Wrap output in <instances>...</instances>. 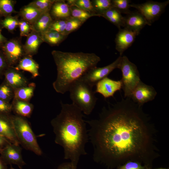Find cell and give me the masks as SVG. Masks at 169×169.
I'll list each match as a JSON object with an SVG mask.
<instances>
[{"mask_svg": "<svg viewBox=\"0 0 169 169\" xmlns=\"http://www.w3.org/2000/svg\"><path fill=\"white\" fill-rule=\"evenodd\" d=\"M93 159L108 169L132 161L151 168L158 156L155 130L142 106L129 98L104 107L97 119L85 120Z\"/></svg>", "mask_w": 169, "mask_h": 169, "instance_id": "obj_1", "label": "cell"}, {"mask_svg": "<svg viewBox=\"0 0 169 169\" xmlns=\"http://www.w3.org/2000/svg\"><path fill=\"white\" fill-rule=\"evenodd\" d=\"M59 113L51 121L56 144L63 148L64 158L70 160L76 169L80 156L86 155L85 146L89 140L88 130L81 110L72 103L60 102Z\"/></svg>", "mask_w": 169, "mask_h": 169, "instance_id": "obj_2", "label": "cell"}, {"mask_svg": "<svg viewBox=\"0 0 169 169\" xmlns=\"http://www.w3.org/2000/svg\"><path fill=\"white\" fill-rule=\"evenodd\" d=\"M57 75L53 86L58 93L68 91L71 85L90 69L96 66L100 58L93 53H72L54 50L51 52Z\"/></svg>", "mask_w": 169, "mask_h": 169, "instance_id": "obj_3", "label": "cell"}, {"mask_svg": "<svg viewBox=\"0 0 169 169\" xmlns=\"http://www.w3.org/2000/svg\"><path fill=\"white\" fill-rule=\"evenodd\" d=\"M93 87L79 79L71 85L68 91L72 103L86 115L92 113L97 100Z\"/></svg>", "mask_w": 169, "mask_h": 169, "instance_id": "obj_4", "label": "cell"}, {"mask_svg": "<svg viewBox=\"0 0 169 169\" xmlns=\"http://www.w3.org/2000/svg\"><path fill=\"white\" fill-rule=\"evenodd\" d=\"M14 129L19 144L25 149L30 151L38 156L43 152L39 146L35 134L26 118L12 115Z\"/></svg>", "mask_w": 169, "mask_h": 169, "instance_id": "obj_5", "label": "cell"}, {"mask_svg": "<svg viewBox=\"0 0 169 169\" xmlns=\"http://www.w3.org/2000/svg\"><path fill=\"white\" fill-rule=\"evenodd\" d=\"M118 69L122 73L121 79L125 98H129L134 89L141 80L136 66L125 56H121Z\"/></svg>", "mask_w": 169, "mask_h": 169, "instance_id": "obj_6", "label": "cell"}, {"mask_svg": "<svg viewBox=\"0 0 169 169\" xmlns=\"http://www.w3.org/2000/svg\"><path fill=\"white\" fill-rule=\"evenodd\" d=\"M0 49L4 54L9 66L16 65L25 55L23 45L21 40L17 38L8 40Z\"/></svg>", "mask_w": 169, "mask_h": 169, "instance_id": "obj_7", "label": "cell"}, {"mask_svg": "<svg viewBox=\"0 0 169 169\" xmlns=\"http://www.w3.org/2000/svg\"><path fill=\"white\" fill-rule=\"evenodd\" d=\"M169 3V0L163 2L148 1L142 4H130V6L137 9L151 25L160 16Z\"/></svg>", "mask_w": 169, "mask_h": 169, "instance_id": "obj_8", "label": "cell"}, {"mask_svg": "<svg viewBox=\"0 0 169 169\" xmlns=\"http://www.w3.org/2000/svg\"><path fill=\"white\" fill-rule=\"evenodd\" d=\"M121 56L120 55L114 62L106 66L92 68L80 79L93 87L100 81L107 77L114 70L118 69Z\"/></svg>", "mask_w": 169, "mask_h": 169, "instance_id": "obj_9", "label": "cell"}, {"mask_svg": "<svg viewBox=\"0 0 169 169\" xmlns=\"http://www.w3.org/2000/svg\"><path fill=\"white\" fill-rule=\"evenodd\" d=\"M157 94L152 86L147 85L141 80L132 91L129 98L142 106L145 103L154 100Z\"/></svg>", "mask_w": 169, "mask_h": 169, "instance_id": "obj_10", "label": "cell"}, {"mask_svg": "<svg viewBox=\"0 0 169 169\" xmlns=\"http://www.w3.org/2000/svg\"><path fill=\"white\" fill-rule=\"evenodd\" d=\"M0 156L6 165L15 164L20 169H22L23 166L26 164L23 158L20 145L12 144L8 145L2 150Z\"/></svg>", "mask_w": 169, "mask_h": 169, "instance_id": "obj_11", "label": "cell"}, {"mask_svg": "<svg viewBox=\"0 0 169 169\" xmlns=\"http://www.w3.org/2000/svg\"><path fill=\"white\" fill-rule=\"evenodd\" d=\"M11 114L0 113V135L12 144L20 145L16 135Z\"/></svg>", "mask_w": 169, "mask_h": 169, "instance_id": "obj_12", "label": "cell"}, {"mask_svg": "<svg viewBox=\"0 0 169 169\" xmlns=\"http://www.w3.org/2000/svg\"><path fill=\"white\" fill-rule=\"evenodd\" d=\"M95 85V93H100L105 98L113 97L115 93L122 87L121 80H115L108 77L100 81Z\"/></svg>", "mask_w": 169, "mask_h": 169, "instance_id": "obj_13", "label": "cell"}, {"mask_svg": "<svg viewBox=\"0 0 169 169\" xmlns=\"http://www.w3.org/2000/svg\"><path fill=\"white\" fill-rule=\"evenodd\" d=\"M138 34L126 28L120 29L116 35L115 42L116 49L122 54L132 44L136 36Z\"/></svg>", "mask_w": 169, "mask_h": 169, "instance_id": "obj_14", "label": "cell"}, {"mask_svg": "<svg viewBox=\"0 0 169 169\" xmlns=\"http://www.w3.org/2000/svg\"><path fill=\"white\" fill-rule=\"evenodd\" d=\"M5 80L14 90L27 85L29 83L26 78L14 67L9 66L4 76Z\"/></svg>", "mask_w": 169, "mask_h": 169, "instance_id": "obj_15", "label": "cell"}, {"mask_svg": "<svg viewBox=\"0 0 169 169\" xmlns=\"http://www.w3.org/2000/svg\"><path fill=\"white\" fill-rule=\"evenodd\" d=\"M146 25H151L139 13L131 12L124 17V27L138 34Z\"/></svg>", "mask_w": 169, "mask_h": 169, "instance_id": "obj_16", "label": "cell"}, {"mask_svg": "<svg viewBox=\"0 0 169 169\" xmlns=\"http://www.w3.org/2000/svg\"><path fill=\"white\" fill-rule=\"evenodd\" d=\"M44 42L41 33L32 30L27 37L23 48L25 55L33 56L38 52L40 45Z\"/></svg>", "mask_w": 169, "mask_h": 169, "instance_id": "obj_17", "label": "cell"}, {"mask_svg": "<svg viewBox=\"0 0 169 169\" xmlns=\"http://www.w3.org/2000/svg\"><path fill=\"white\" fill-rule=\"evenodd\" d=\"M49 13L54 19H67L71 17L70 7L63 0H55Z\"/></svg>", "mask_w": 169, "mask_h": 169, "instance_id": "obj_18", "label": "cell"}, {"mask_svg": "<svg viewBox=\"0 0 169 169\" xmlns=\"http://www.w3.org/2000/svg\"><path fill=\"white\" fill-rule=\"evenodd\" d=\"M14 67L18 70H22L29 72L33 78L39 76V65L32 56L25 55Z\"/></svg>", "mask_w": 169, "mask_h": 169, "instance_id": "obj_19", "label": "cell"}, {"mask_svg": "<svg viewBox=\"0 0 169 169\" xmlns=\"http://www.w3.org/2000/svg\"><path fill=\"white\" fill-rule=\"evenodd\" d=\"M12 111L15 114L24 118L30 117L34 108L33 105L29 102L13 98L11 103Z\"/></svg>", "mask_w": 169, "mask_h": 169, "instance_id": "obj_20", "label": "cell"}, {"mask_svg": "<svg viewBox=\"0 0 169 169\" xmlns=\"http://www.w3.org/2000/svg\"><path fill=\"white\" fill-rule=\"evenodd\" d=\"M53 20L49 12L43 13L31 25L32 30L41 33L45 32L49 30Z\"/></svg>", "mask_w": 169, "mask_h": 169, "instance_id": "obj_21", "label": "cell"}, {"mask_svg": "<svg viewBox=\"0 0 169 169\" xmlns=\"http://www.w3.org/2000/svg\"><path fill=\"white\" fill-rule=\"evenodd\" d=\"M42 14L35 7L28 4L22 7L19 12V15L22 19L32 25Z\"/></svg>", "mask_w": 169, "mask_h": 169, "instance_id": "obj_22", "label": "cell"}, {"mask_svg": "<svg viewBox=\"0 0 169 169\" xmlns=\"http://www.w3.org/2000/svg\"><path fill=\"white\" fill-rule=\"evenodd\" d=\"M35 87V84L32 82L14 90L13 98L29 102L33 95Z\"/></svg>", "mask_w": 169, "mask_h": 169, "instance_id": "obj_23", "label": "cell"}, {"mask_svg": "<svg viewBox=\"0 0 169 169\" xmlns=\"http://www.w3.org/2000/svg\"><path fill=\"white\" fill-rule=\"evenodd\" d=\"M111 23L116 26L119 29L121 27H124V17L117 9L114 8H111L101 15Z\"/></svg>", "mask_w": 169, "mask_h": 169, "instance_id": "obj_24", "label": "cell"}, {"mask_svg": "<svg viewBox=\"0 0 169 169\" xmlns=\"http://www.w3.org/2000/svg\"><path fill=\"white\" fill-rule=\"evenodd\" d=\"M41 34L44 42L52 46L58 45L67 36L56 31L51 30H48Z\"/></svg>", "mask_w": 169, "mask_h": 169, "instance_id": "obj_25", "label": "cell"}, {"mask_svg": "<svg viewBox=\"0 0 169 169\" xmlns=\"http://www.w3.org/2000/svg\"><path fill=\"white\" fill-rule=\"evenodd\" d=\"M19 21L17 16H6L0 20V29L5 28L12 32L18 26Z\"/></svg>", "mask_w": 169, "mask_h": 169, "instance_id": "obj_26", "label": "cell"}, {"mask_svg": "<svg viewBox=\"0 0 169 169\" xmlns=\"http://www.w3.org/2000/svg\"><path fill=\"white\" fill-rule=\"evenodd\" d=\"M66 3L69 7L74 6L91 13L97 14L94 8L92 1L90 0H69L66 1Z\"/></svg>", "mask_w": 169, "mask_h": 169, "instance_id": "obj_27", "label": "cell"}, {"mask_svg": "<svg viewBox=\"0 0 169 169\" xmlns=\"http://www.w3.org/2000/svg\"><path fill=\"white\" fill-rule=\"evenodd\" d=\"M71 17L80 20L83 23L90 18L95 16H100L74 6L70 7Z\"/></svg>", "mask_w": 169, "mask_h": 169, "instance_id": "obj_28", "label": "cell"}, {"mask_svg": "<svg viewBox=\"0 0 169 169\" xmlns=\"http://www.w3.org/2000/svg\"><path fill=\"white\" fill-rule=\"evenodd\" d=\"M16 1L13 0H0V16L5 17L16 12L14 5Z\"/></svg>", "mask_w": 169, "mask_h": 169, "instance_id": "obj_29", "label": "cell"}, {"mask_svg": "<svg viewBox=\"0 0 169 169\" xmlns=\"http://www.w3.org/2000/svg\"><path fill=\"white\" fill-rule=\"evenodd\" d=\"M14 90L5 81L0 84V99L10 103L14 97Z\"/></svg>", "mask_w": 169, "mask_h": 169, "instance_id": "obj_30", "label": "cell"}, {"mask_svg": "<svg viewBox=\"0 0 169 169\" xmlns=\"http://www.w3.org/2000/svg\"><path fill=\"white\" fill-rule=\"evenodd\" d=\"M96 13L101 16L105 12L112 8L111 0H95L92 1Z\"/></svg>", "mask_w": 169, "mask_h": 169, "instance_id": "obj_31", "label": "cell"}, {"mask_svg": "<svg viewBox=\"0 0 169 169\" xmlns=\"http://www.w3.org/2000/svg\"><path fill=\"white\" fill-rule=\"evenodd\" d=\"M55 0H36L29 3L42 13L49 12Z\"/></svg>", "mask_w": 169, "mask_h": 169, "instance_id": "obj_32", "label": "cell"}, {"mask_svg": "<svg viewBox=\"0 0 169 169\" xmlns=\"http://www.w3.org/2000/svg\"><path fill=\"white\" fill-rule=\"evenodd\" d=\"M83 23L79 19L70 17L67 19L66 27L64 35L68 34L78 29Z\"/></svg>", "mask_w": 169, "mask_h": 169, "instance_id": "obj_33", "label": "cell"}, {"mask_svg": "<svg viewBox=\"0 0 169 169\" xmlns=\"http://www.w3.org/2000/svg\"><path fill=\"white\" fill-rule=\"evenodd\" d=\"M112 7L118 10L121 13L128 14L131 12L129 10L131 1L129 0H111Z\"/></svg>", "mask_w": 169, "mask_h": 169, "instance_id": "obj_34", "label": "cell"}, {"mask_svg": "<svg viewBox=\"0 0 169 169\" xmlns=\"http://www.w3.org/2000/svg\"><path fill=\"white\" fill-rule=\"evenodd\" d=\"M67 19H53L49 30H54L64 35L66 27Z\"/></svg>", "mask_w": 169, "mask_h": 169, "instance_id": "obj_35", "label": "cell"}, {"mask_svg": "<svg viewBox=\"0 0 169 169\" xmlns=\"http://www.w3.org/2000/svg\"><path fill=\"white\" fill-rule=\"evenodd\" d=\"M148 166L141 163L135 161H129L117 167L115 169H151Z\"/></svg>", "mask_w": 169, "mask_h": 169, "instance_id": "obj_36", "label": "cell"}, {"mask_svg": "<svg viewBox=\"0 0 169 169\" xmlns=\"http://www.w3.org/2000/svg\"><path fill=\"white\" fill-rule=\"evenodd\" d=\"M18 27L21 37H27L32 30L31 25L22 19L19 20Z\"/></svg>", "mask_w": 169, "mask_h": 169, "instance_id": "obj_37", "label": "cell"}, {"mask_svg": "<svg viewBox=\"0 0 169 169\" xmlns=\"http://www.w3.org/2000/svg\"><path fill=\"white\" fill-rule=\"evenodd\" d=\"M9 67L4 54L0 49V79L4 76L5 71Z\"/></svg>", "mask_w": 169, "mask_h": 169, "instance_id": "obj_38", "label": "cell"}, {"mask_svg": "<svg viewBox=\"0 0 169 169\" xmlns=\"http://www.w3.org/2000/svg\"><path fill=\"white\" fill-rule=\"evenodd\" d=\"M12 111L11 103L0 99V113L11 114Z\"/></svg>", "mask_w": 169, "mask_h": 169, "instance_id": "obj_39", "label": "cell"}, {"mask_svg": "<svg viewBox=\"0 0 169 169\" xmlns=\"http://www.w3.org/2000/svg\"><path fill=\"white\" fill-rule=\"evenodd\" d=\"M12 144L4 137L0 135V149L4 148L8 145Z\"/></svg>", "mask_w": 169, "mask_h": 169, "instance_id": "obj_40", "label": "cell"}, {"mask_svg": "<svg viewBox=\"0 0 169 169\" xmlns=\"http://www.w3.org/2000/svg\"><path fill=\"white\" fill-rule=\"evenodd\" d=\"M57 169H74L70 161L69 162H63L58 166Z\"/></svg>", "mask_w": 169, "mask_h": 169, "instance_id": "obj_41", "label": "cell"}, {"mask_svg": "<svg viewBox=\"0 0 169 169\" xmlns=\"http://www.w3.org/2000/svg\"><path fill=\"white\" fill-rule=\"evenodd\" d=\"M1 31V29H0V48L8 40L7 39L2 35Z\"/></svg>", "mask_w": 169, "mask_h": 169, "instance_id": "obj_42", "label": "cell"}, {"mask_svg": "<svg viewBox=\"0 0 169 169\" xmlns=\"http://www.w3.org/2000/svg\"><path fill=\"white\" fill-rule=\"evenodd\" d=\"M0 169H8L6 165L1 158L0 156Z\"/></svg>", "mask_w": 169, "mask_h": 169, "instance_id": "obj_43", "label": "cell"}, {"mask_svg": "<svg viewBox=\"0 0 169 169\" xmlns=\"http://www.w3.org/2000/svg\"><path fill=\"white\" fill-rule=\"evenodd\" d=\"M169 169V168H156V169Z\"/></svg>", "mask_w": 169, "mask_h": 169, "instance_id": "obj_44", "label": "cell"}, {"mask_svg": "<svg viewBox=\"0 0 169 169\" xmlns=\"http://www.w3.org/2000/svg\"><path fill=\"white\" fill-rule=\"evenodd\" d=\"M9 169H15L13 168L12 166H11L10 168Z\"/></svg>", "mask_w": 169, "mask_h": 169, "instance_id": "obj_45", "label": "cell"}, {"mask_svg": "<svg viewBox=\"0 0 169 169\" xmlns=\"http://www.w3.org/2000/svg\"><path fill=\"white\" fill-rule=\"evenodd\" d=\"M2 150H3V149H2V150H0V154L1 153V151H2Z\"/></svg>", "mask_w": 169, "mask_h": 169, "instance_id": "obj_46", "label": "cell"}]
</instances>
